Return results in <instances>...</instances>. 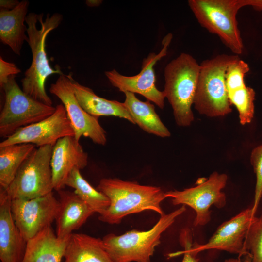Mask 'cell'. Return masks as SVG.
Instances as JSON below:
<instances>
[{"label": "cell", "instance_id": "obj_1", "mask_svg": "<svg viewBox=\"0 0 262 262\" xmlns=\"http://www.w3.org/2000/svg\"><path fill=\"white\" fill-rule=\"evenodd\" d=\"M43 16V13H30L26 16L27 43L31 49L32 60L21 82L22 89L27 95L36 100L52 106L53 102L45 89L46 81L52 74H64L50 66L46 51V40L49 33L59 26L63 16L57 13L51 16L47 14L45 20Z\"/></svg>", "mask_w": 262, "mask_h": 262}, {"label": "cell", "instance_id": "obj_2", "mask_svg": "<svg viewBox=\"0 0 262 262\" xmlns=\"http://www.w3.org/2000/svg\"><path fill=\"white\" fill-rule=\"evenodd\" d=\"M97 189L110 202L109 206L99 214L98 219L102 222L118 224L125 216L147 210L154 211L160 216L165 214L160 205L167 197L160 187L117 178H102Z\"/></svg>", "mask_w": 262, "mask_h": 262}, {"label": "cell", "instance_id": "obj_3", "mask_svg": "<svg viewBox=\"0 0 262 262\" xmlns=\"http://www.w3.org/2000/svg\"><path fill=\"white\" fill-rule=\"evenodd\" d=\"M199 70L200 64L186 53H181L164 68L163 91L172 106L175 121L179 126H188L194 120L191 107Z\"/></svg>", "mask_w": 262, "mask_h": 262}, {"label": "cell", "instance_id": "obj_4", "mask_svg": "<svg viewBox=\"0 0 262 262\" xmlns=\"http://www.w3.org/2000/svg\"><path fill=\"white\" fill-rule=\"evenodd\" d=\"M186 210L184 205L161 216L155 225L147 231L133 229L116 235L103 237L105 248L112 262H150L155 247L161 243L162 234Z\"/></svg>", "mask_w": 262, "mask_h": 262}, {"label": "cell", "instance_id": "obj_5", "mask_svg": "<svg viewBox=\"0 0 262 262\" xmlns=\"http://www.w3.org/2000/svg\"><path fill=\"white\" fill-rule=\"evenodd\" d=\"M238 55L222 54L200 64L194 103L195 108L210 117L224 116L232 111L225 83L228 66Z\"/></svg>", "mask_w": 262, "mask_h": 262}, {"label": "cell", "instance_id": "obj_6", "mask_svg": "<svg viewBox=\"0 0 262 262\" xmlns=\"http://www.w3.org/2000/svg\"><path fill=\"white\" fill-rule=\"evenodd\" d=\"M188 5L200 25L218 36L235 55L242 53L243 43L236 18L241 0H189Z\"/></svg>", "mask_w": 262, "mask_h": 262}, {"label": "cell", "instance_id": "obj_7", "mask_svg": "<svg viewBox=\"0 0 262 262\" xmlns=\"http://www.w3.org/2000/svg\"><path fill=\"white\" fill-rule=\"evenodd\" d=\"M10 76L1 87L5 101L0 114V136L6 138L19 129L51 115L56 107L36 100L23 92Z\"/></svg>", "mask_w": 262, "mask_h": 262}, {"label": "cell", "instance_id": "obj_8", "mask_svg": "<svg viewBox=\"0 0 262 262\" xmlns=\"http://www.w3.org/2000/svg\"><path fill=\"white\" fill-rule=\"evenodd\" d=\"M53 147L47 145L35 148L24 161L5 189L11 200L32 199L52 192L50 161Z\"/></svg>", "mask_w": 262, "mask_h": 262}, {"label": "cell", "instance_id": "obj_9", "mask_svg": "<svg viewBox=\"0 0 262 262\" xmlns=\"http://www.w3.org/2000/svg\"><path fill=\"white\" fill-rule=\"evenodd\" d=\"M227 179L225 174L214 172L208 179L197 181L196 186L182 191L166 192V196L171 198L174 205L182 204L192 208L196 213L194 225L204 226L211 220V206L220 209L226 205V196L221 190L225 187Z\"/></svg>", "mask_w": 262, "mask_h": 262}, {"label": "cell", "instance_id": "obj_10", "mask_svg": "<svg viewBox=\"0 0 262 262\" xmlns=\"http://www.w3.org/2000/svg\"><path fill=\"white\" fill-rule=\"evenodd\" d=\"M49 92L58 97L64 106L77 141L80 142L81 138L84 136L98 145L106 143V131L99 124L98 118L86 112L78 101L71 76L60 75L51 84Z\"/></svg>", "mask_w": 262, "mask_h": 262}, {"label": "cell", "instance_id": "obj_11", "mask_svg": "<svg viewBox=\"0 0 262 262\" xmlns=\"http://www.w3.org/2000/svg\"><path fill=\"white\" fill-rule=\"evenodd\" d=\"M172 38L168 33L162 41L163 47L158 54L150 53L143 60L141 70L137 75L132 76L123 75L115 69L105 72L111 84L121 92L137 93L144 96L160 108L163 109L165 98L164 91L159 90L156 85V77L154 66L167 54L168 47Z\"/></svg>", "mask_w": 262, "mask_h": 262}, {"label": "cell", "instance_id": "obj_12", "mask_svg": "<svg viewBox=\"0 0 262 262\" xmlns=\"http://www.w3.org/2000/svg\"><path fill=\"white\" fill-rule=\"evenodd\" d=\"M59 206V200L53 192L34 198L15 199L11 202L14 220L27 241L51 226Z\"/></svg>", "mask_w": 262, "mask_h": 262}, {"label": "cell", "instance_id": "obj_13", "mask_svg": "<svg viewBox=\"0 0 262 262\" xmlns=\"http://www.w3.org/2000/svg\"><path fill=\"white\" fill-rule=\"evenodd\" d=\"M66 136H74V132L64 106L60 104L51 115L19 129L1 141L0 147L17 144H31L37 147L54 146L58 140Z\"/></svg>", "mask_w": 262, "mask_h": 262}, {"label": "cell", "instance_id": "obj_14", "mask_svg": "<svg viewBox=\"0 0 262 262\" xmlns=\"http://www.w3.org/2000/svg\"><path fill=\"white\" fill-rule=\"evenodd\" d=\"M255 215L252 207L242 211L221 224L205 244L193 243V249L198 253L204 250L217 249L237 254L239 258L248 256L244 242Z\"/></svg>", "mask_w": 262, "mask_h": 262}, {"label": "cell", "instance_id": "obj_15", "mask_svg": "<svg viewBox=\"0 0 262 262\" xmlns=\"http://www.w3.org/2000/svg\"><path fill=\"white\" fill-rule=\"evenodd\" d=\"M88 164V154L74 136L58 140L53 147L50 166L54 190L64 189L66 180L74 168H84Z\"/></svg>", "mask_w": 262, "mask_h": 262}, {"label": "cell", "instance_id": "obj_16", "mask_svg": "<svg viewBox=\"0 0 262 262\" xmlns=\"http://www.w3.org/2000/svg\"><path fill=\"white\" fill-rule=\"evenodd\" d=\"M11 202L5 189L0 187V259L1 262H22L27 241L14 220Z\"/></svg>", "mask_w": 262, "mask_h": 262}, {"label": "cell", "instance_id": "obj_17", "mask_svg": "<svg viewBox=\"0 0 262 262\" xmlns=\"http://www.w3.org/2000/svg\"><path fill=\"white\" fill-rule=\"evenodd\" d=\"M58 193L59 206L55 220L56 234L65 239L78 229L95 212L74 191L62 189Z\"/></svg>", "mask_w": 262, "mask_h": 262}, {"label": "cell", "instance_id": "obj_18", "mask_svg": "<svg viewBox=\"0 0 262 262\" xmlns=\"http://www.w3.org/2000/svg\"><path fill=\"white\" fill-rule=\"evenodd\" d=\"M29 5V2L23 0L12 10H0V41L18 55H20L24 41L28 40L25 22Z\"/></svg>", "mask_w": 262, "mask_h": 262}, {"label": "cell", "instance_id": "obj_19", "mask_svg": "<svg viewBox=\"0 0 262 262\" xmlns=\"http://www.w3.org/2000/svg\"><path fill=\"white\" fill-rule=\"evenodd\" d=\"M68 237L59 238L51 226L47 228L27 241L22 262H61Z\"/></svg>", "mask_w": 262, "mask_h": 262}, {"label": "cell", "instance_id": "obj_20", "mask_svg": "<svg viewBox=\"0 0 262 262\" xmlns=\"http://www.w3.org/2000/svg\"><path fill=\"white\" fill-rule=\"evenodd\" d=\"M72 84L80 105L90 115L98 118L101 116L119 117L135 124L124 103L100 97L91 88L80 84L73 79Z\"/></svg>", "mask_w": 262, "mask_h": 262}, {"label": "cell", "instance_id": "obj_21", "mask_svg": "<svg viewBox=\"0 0 262 262\" xmlns=\"http://www.w3.org/2000/svg\"><path fill=\"white\" fill-rule=\"evenodd\" d=\"M63 257L64 262H112L102 239L83 233L69 236Z\"/></svg>", "mask_w": 262, "mask_h": 262}, {"label": "cell", "instance_id": "obj_22", "mask_svg": "<svg viewBox=\"0 0 262 262\" xmlns=\"http://www.w3.org/2000/svg\"><path fill=\"white\" fill-rule=\"evenodd\" d=\"M123 102L132 116L135 124L147 132L164 138L169 137L170 131L157 114L154 106L149 101L139 100L134 93H124Z\"/></svg>", "mask_w": 262, "mask_h": 262}, {"label": "cell", "instance_id": "obj_23", "mask_svg": "<svg viewBox=\"0 0 262 262\" xmlns=\"http://www.w3.org/2000/svg\"><path fill=\"white\" fill-rule=\"evenodd\" d=\"M35 147L31 144H17L0 147V187L6 189L9 186Z\"/></svg>", "mask_w": 262, "mask_h": 262}, {"label": "cell", "instance_id": "obj_24", "mask_svg": "<svg viewBox=\"0 0 262 262\" xmlns=\"http://www.w3.org/2000/svg\"><path fill=\"white\" fill-rule=\"evenodd\" d=\"M66 186L74 189V192L94 212L102 213L110 205L108 197L94 188L82 176L80 170L74 168L66 182Z\"/></svg>", "mask_w": 262, "mask_h": 262}, {"label": "cell", "instance_id": "obj_25", "mask_svg": "<svg viewBox=\"0 0 262 262\" xmlns=\"http://www.w3.org/2000/svg\"><path fill=\"white\" fill-rule=\"evenodd\" d=\"M227 93L231 105H234L239 113L240 123L244 125L251 122L254 113V89L245 85Z\"/></svg>", "mask_w": 262, "mask_h": 262}, {"label": "cell", "instance_id": "obj_26", "mask_svg": "<svg viewBox=\"0 0 262 262\" xmlns=\"http://www.w3.org/2000/svg\"><path fill=\"white\" fill-rule=\"evenodd\" d=\"M245 249L251 262H262V213L254 216L247 232Z\"/></svg>", "mask_w": 262, "mask_h": 262}, {"label": "cell", "instance_id": "obj_27", "mask_svg": "<svg viewBox=\"0 0 262 262\" xmlns=\"http://www.w3.org/2000/svg\"><path fill=\"white\" fill-rule=\"evenodd\" d=\"M249 71L248 64L240 58L232 62L225 73L227 92L245 86V77Z\"/></svg>", "mask_w": 262, "mask_h": 262}, {"label": "cell", "instance_id": "obj_28", "mask_svg": "<svg viewBox=\"0 0 262 262\" xmlns=\"http://www.w3.org/2000/svg\"><path fill=\"white\" fill-rule=\"evenodd\" d=\"M250 162L256 177L254 201L252 206L253 212L255 214L262 196V145L252 150Z\"/></svg>", "mask_w": 262, "mask_h": 262}, {"label": "cell", "instance_id": "obj_29", "mask_svg": "<svg viewBox=\"0 0 262 262\" xmlns=\"http://www.w3.org/2000/svg\"><path fill=\"white\" fill-rule=\"evenodd\" d=\"M179 241L183 250L172 253L169 254V257H173L183 254V258L181 262H198V253L193 248L192 232L189 229L184 228L181 229L179 236Z\"/></svg>", "mask_w": 262, "mask_h": 262}, {"label": "cell", "instance_id": "obj_30", "mask_svg": "<svg viewBox=\"0 0 262 262\" xmlns=\"http://www.w3.org/2000/svg\"><path fill=\"white\" fill-rule=\"evenodd\" d=\"M21 72L20 69L13 63L5 61L0 57V86L1 88L12 75H16Z\"/></svg>", "mask_w": 262, "mask_h": 262}, {"label": "cell", "instance_id": "obj_31", "mask_svg": "<svg viewBox=\"0 0 262 262\" xmlns=\"http://www.w3.org/2000/svg\"><path fill=\"white\" fill-rule=\"evenodd\" d=\"M242 7L250 6L254 9L262 11V0H241Z\"/></svg>", "mask_w": 262, "mask_h": 262}, {"label": "cell", "instance_id": "obj_32", "mask_svg": "<svg viewBox=\"0 0 262 262\" xmlns=\"http://www.w3.org/2000/svg\"><path fill=\"white\" fill-rule=\"evenodd\" d=\"M19 2L17 0H0V7L1 9L10 10L15 8Z\"/></svg>", "mask_w": 262, "mask_h": 262}, {"label": "cell", "instance_id": "obj_33", "mask_svg": "<svg viewBox=\"0 0 262 262\" xmlns=\"http://www.w3.org/2000/svg\"><path fill=\"white\" fill-rule=\"evenodd\" d=\"M224 262H251V260L248 256H247L245 260H242L238 258H229L225 260Z\"/></svg>", "mask_w": 262, "mask_h": 262}, {"label": "cell", "instance_id": "obj_34", "mask_svg": "<svg viewBox=\"0 0 262 262\" xmlns=\"http://www.w3.org/2000/svg\"><path fill=\"white\" fill-rule=\"evenodd\" d=\"M102 2L100 0H88L86 1V4L89 7H96L99 6Z\"/></svg>", "mask_w": 262, "mask_h": 262}]
</instances>
